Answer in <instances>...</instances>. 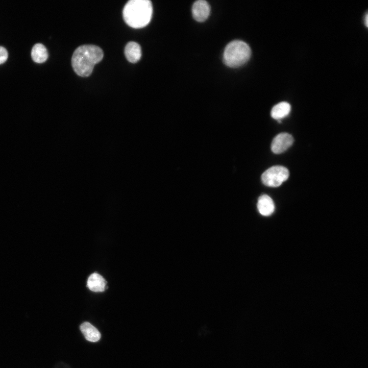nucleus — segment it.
<instances>
[{"mask_svg": "<svg viewBox=\"0 0 368 368\" xmlns=\"http://www.w3.org/2000/svg\"><path fill=\"white\" fill-rule=\"evenodd\" d=\"M104 58V52L99 47L92 45H83L74 52L72 65L75 72L80 77H88L94 68Z\"/></svg>", "mask_w": 368, "mask_h": 368, "instance_id": "f257e3e1", "label": "nucleus"}, {"mask_svg": "<svg viewBox=\"0 0 368 368\" xmlns=\"http://www.w3.org/2000/svg\"><path fill=\"white\" fill-rule=\"evenodd\" d=\"M153 12V5L150 0H131L124 7L123 17L129 27L139 29L150 23Z\"/></svg>", "mask_w": 368, "mask_h": 368, "instance_id": "f03ea898", "label": "nucleus"}, {"mask_svg": "<svg viewBox=\"0 0 368 368\" xmlns=\"http://www.w3.org/2000/svg\"><path fill=\"white\" fill-rule=\"evenodd\" d=\"M249 46L241 41H234L226 47L223 56L224 64L232 68H236L246 64L251 56Z\"/></svg>", "mask_w": 368, "mask_h": 368, "instance_id": "7ed1b4c3", "label": "nucleus"}, {"mask_svg": "<svg viewBox=\"0 0 368 368\" xmlns=\"http://www.w3.org/2000/svg\"><path fill=\"white\" fill-rule=\"evenodd\" d=\"M289 176L288 170L281 166L272 167L266 170L262 175L263 183L271 187H278L286 181Z\"/></svg>", "mask_w": 368, "mask_h": 368, "instance_id": "20e7f679", "label": "nucleus"}, {"mask_svg": "<svg viewBox=\"0 0 368 368\" xmlns=\"http://www.w3.org/2000/svg\"><path fill=\"white\" fill-rule=\"evenodd\" d=\"M293 141V138L291 135L286 133L280 134L273 140L272 151L276 154H281L289 149Z\"/></svg>", "mask_w": 368, "mask_h": 368, "instance_id": "39448f33", "label": "nucleus"}, {"mask_svg": "<svg viewBox=\"0 0 368 368\" xmlns=\"http://www.w3.org/2000/svg\"><path fill=\"white\" fill-rule=\"evenodd\" d=\"M192 12L193 17L195 21L203 22L210 15V7L204 0H199L193 4Z\"/></svg>", "mask_w": 368, "mask_h": 368, "instance_id": "423d86ee", "label": "nucleus"}, {"mask_svg": "<svg viewBox=\"0 0 368 368\" xmlns=\"http://www.w3.org/2000/svg\"><path fill=\"white\" fill-rule=\"evenodd\" d=\"M125 54L128 61L131 63H136L140 61L142 56L141 48L139 44L135 42H130L125 47Z\"/></svg>", "mask_w": 368, "mask_h": 368, "instance_id": "0eeeda50", "label": "nucleus"}, {"mask_svg": "<svg viewBox=\"0 0 368 368\" xmlns=\"http://www.w3.org/2000/svg\"><path fill=\"white\" fill-rule=\"evenodd\" d=\"M257 208L263 216L272 215L275 211V204L272 198L267 195H262L258 199Z\"/></svg>", "mask_w": 368, "mask_h": 368, "instance_id": "6e6552de", "label": "nucleus"}, {"mask_svg": "<svg viewBox=\"0 0 368 368\" xmlns=\"http://www.w3.org/2000/svg\"><path fill=\"white\" fill-rule=\"evenodd\" d=\"M107 282L101 275L94 273L92 274L88 280L87 286L92 291L103 292L107 288Z\"/></svg>", "mask_w": 368, "mask_h": 368, "instance_id": "1a4fd4ad", "label": "nucleus"}, {"mask_svg": "<svg viewBox=\"0 0 368 368\" xmlns=\"http://www.w3.org/2000/svg\"><path fill=\"white\" fill-rule=\"evenodd\" d=\"M86 339L91 342H97L101 338V334L97 329L89 322H85L80 327Z\"/></svg>", "mask_w": 368, "mask_h": 368, "instance_id": "9d476101", "label": "nucleus"}, {"mask_svg": "<svg viewBox=\"0 0 368 368\" xmlns=\"http://www.w3.org/2000/svg\"><path fill=\"white\" fill-rule=\"evenodd\" d=\"M290 110L291 106L288 103L282 102L273 108L271 116L273 118L280 120L288 115Z\"/></svg>", "mask_w": 368, "mask_h": 368, "instance_id": "9b49d317", "label": "nucleus"}, {"mask_svg": "<svg viewBox=\"0 0 368 368\" xmlns=\"http://www.w3.org/2000/svg\"><path fill=\"white\" fill-rule=\"evenodd\" d=\"M32 57L33 60L36 63L39 64L43 63L48 59V51L43 44H36L32 50Z\"/></svg>", "mask_w": 368, "mask_h": 368, "instance_id": "f8f14e48", "label": "nucleus"}, {"mask_svg": "<svg viewBox=\"0 0 368 368\" xmlns=\"http://www.w3.org/2000/svg\"><path fill=\"white\" fill-rule=\"evenodd\" d=\"M9 57L7 50L0 46V65L4 64L8 60Z\"/></svg>", "mask_w": 368, "mask_h": 368, "instance_id": "ddd939ff", "label": "nucleus"}, {"mask_svg": "<svg viewBox=\"0 0 368 368\" xmlns=\"http://www.w3.org/2000/svg\"><path fill=\"white\" fill-rule=\"evenodd\" d=\"M367 18H368L367 14H366V16H365V26H366V27H367V24H368V23H367V21H368Z\"/></svg>", "mask_w": 368, "mask_h": 368, "instance_id": "4468645a", "label": "nucleus"}]
</instances>
